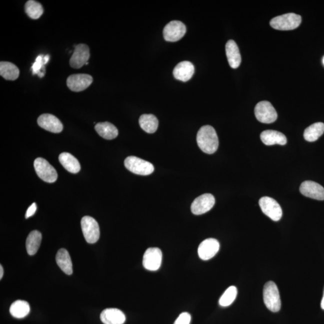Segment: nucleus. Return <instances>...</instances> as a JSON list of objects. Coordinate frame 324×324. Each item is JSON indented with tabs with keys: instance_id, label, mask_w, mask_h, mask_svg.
<instances>
[{
	"instance_id": "obj_1",
	"label": "nucleus",
	"mask_w": 324,
	"mask_h": 324,
	"mask_svg": "<svg viewBox=\"0 0 324 324\" xmlns=\"http://www.w3.org/2000/svg\"><path fill=\"white\" fill-rule=\"evenodd\" d=\"M197 143L200 148L206 154H213L217 151L218 139L215 129L211 126H204L197 134Z\"/></svg>"
},
{
	"instance_id": "obj_2",
	"label": "nucleus",
	"mask_w": 324,
	"mask_h": 324,
	"mask_svg": "<svg viewBox=\"0 0 324 324\" xmlns=\"http://www.w3.org/2000/svg\"><path fill=\"white\" fill-rule=\"evenodd\" d=\"M264 302L267 308L272 312L280 310L281 300L277 285L274 282H267L264 288Z\"/></svg>"
},
{
	"instance_id": "obj_3",
	"label": "nucleus",
	"mask_w": 324,
	"mask_h": 324,
	"mask_svg": "<svg viewBox=\"0 0 324 324\" xmlns=\"http://www.w3.org/2000/svg\"><path fill=\"white\" fill-rule=\"evenodd\" d=\"M301 22L300 15L290 13L273 18L270 21V26L276 30L287 31L298 28Z\"/></svg>"
},
{
	"instance_id": "obj_4",
	"label": "nucleus",
	"mask_w": 324,
	"mask_h": 324,
	"mask_svg": "<svg viewBox=\"0 0 324 324\" xmlns=\"http://www.w3.org/2000/svg\"><path fill=\"white\" fill-rule=\"evenodd\" d=\"M124 166L132 173L140 176H148L154 172V168L149 162L135 156H128L125 159Z\"/></svg>"
},
{
	"instance_id": "obj_5",
	"label": "nucleus",
	"mask_w": 324,
	"mask_h": 324,
	"mask_svg": "<svg viewBox=\"0 0 324 324\" xmlns=\"http://www.w3.org/2000/svg\"><path fill=\"white\" fill-rule=\"evenodd\" d=\"M84 238L90 244H94L100 238V228L94 218L85 216L80 222Z\"/></svg>"
},
{
	"instance_id": "obj_6",
	"label": "nucleus",
	"mask_w": 324,
	"mask_h": 324,
	"mask_svg": "<svg viewBox=\"0 0 324 324\" xmlns=\"http://www.w3.org/2000/svg\"><path fill=\"white\" fill-rule=\"evenodd\" d=\"M34 167L39 178L45 182H54L58 178V174L55 168L43 158H36L34 162Z\"/></svg>"
},
{
	"instance_id": "obj_7",
	"label": "nucleus",
	"mask_w": 324,
	"mask_h": 324,
	"mask_svg": "<svg viewBox=\"0 0 324 324\" xmlns=\"http://www.w3.org/2000/svg\"><path fill=\"white\" fill-rule=\"evenodd\" d=\"M254 114L258 121L266 124L274 122L278 118V114L274 108L267 101L260 102L256 105Z\"/></svg>"
},
{
	"instance_id": "obj_8",
	"label": "nucleus",
	"mask_w": 324,
	"mask_h": 324,
	"mask_svg": "<svg viewBox=\"0 0 324 324\" xmlns=\"http://www.w3.org/2000/svg\"><path fill=\"white\" fill-rule=\"evenodd\" d=\"M261 210L273 221H278L282 217V210L277 201L272 198L264 196L259 201Z\"/></svg>"
},
{
	"instance_id": "obj_9",
	"label": "nucleus",
	"mask_w": 324,
	"mask_h": 324,
	"mask_svg": "<svg viewBox=\"0 0 324 324\" xmlns=\"http://www.w3.org/2000/svg\"><path fill=\"white\" fill-rule=\"evenodd\" d=\"M186 32V27L181 21L172 20L168 23L164 29L165 40L175 42L183 38Z\"/></svg>"
},
{
	"instance_id": "obj_10",
	"label": "nucleus",
	"mask_w": 324,
	"mask_h": 324,
	"mask_svg": "<svg viewBox=\"0 0 324 324\" xmlns=\"http://www.w3.org/2000/svg\"><path fill=\"white\" fill-rule=\"evenodd\" d=\"M215 204V198L212 194H206L198 196L191 206V211L195 215H201L210 211Z\"/></svg>"
},
{
	"instance_id": "obj_11",
	"label": "nucleus",
	"mask_w": 324,
	"mask_h": 324,
	"mask_svg": "<svg viewBox=\"0 0 324 324\" xmlns=\"http://www.w3.org/2000/svg\"><path fill=\"white\" fill-rule=\"evenodd\" d=\"M162 261V252L157 248H148L143 257V266L149 271H157L160 268Z\"/></svg>"
},
{
	"instance_id": "obj_12",
	"label": "nucleus",
	"mask_w": 324,
	"mask_h": 324,
	"mask_svg": "<svg viewBox=\"0 0 324 324\" xmlns=\"http://www.w3.org/2000/svg\"><path fill=\"white\" fill-rule=\"evenodd\" d=\"M93 81L92 77L88 74H74L67 80L68 88L74 92H80L86 90Z\"/></svg>"
},
{
	"instance_id": "obj_13",
	"label": "nucleus",
	"mask_w": 324,
	"mask_h": 324,
	"mask_svg": "<svg viewBox=\"0 0 324 324\" xmlns=\"http://www.w3.org/2000/svg\"><path fill=\"white\" fill-rule=\"evenodd\" d=\"M90 56L89 47L86 44H78L75 46L69 62L72 68H80L88 64Z\"/></svg>"
},
{
	"instance_id": "obj_14",
	"label": "nucleus",
	"mask_w": 324,
	"mask_h": 324,
	"mask_svg": "<svg viewBox=\"0 0 324 324\" xmlns=\"http://www.w3.org/2000/svg\"><path fill=\"white\" fill-rule=\"evenodd\" d=\"M219 248H220V244L217 240L206 239L201 242L198 247V255L201 260H209L218 254Z\"/></svg>"
},
{
	"instance_id": "obj_15",
	"label": "nucleus",
	"mask_w": 324,
	"mask_h": 324,
	"mask_svg": "<svg viewBox=\"0 0 324 324\" xmlns=\"http://www.w3.org/2000/svg\"><path fill=\"white\" fill-rule=\"evenodd\" d=\"M300 191L306 197L316 200H324V188L316 182L305 181L302 182Z\"/></svg>"
},
{
	"instance_id": "obj_16",
	"label": "nucleus",
	"mask_w": 324,
	"mask_h": 324,
	"mask_svg": "<svg viewBox=\"0 0 324 324\" xmlns=\"http://www.w3.org/2000/svg\"><path fill=\"white\" fill-rule=\"evenodd\" d=\"M38 123L40 128L47 131L52 132V133H60L63 129L62 122L57 117L52 114H42L38 117Z\"/></svg>"
},
{
	"instance_id": "obj_17",
	"label": "nucleus",
	"mask_w": 324,
	"mask_h": 324,
	"mask_svg": "<svg viewBox=\"0 0 324 324\" xmlns=\"http://www.w3.org/2000/svg\"><path fill=\"white\" fill-rule=\"evenodd\" d=\"M194 73V66L190 62L184 61L178 63L173 70L174 76L177 80L187 82Z\"/></svg>"
},
{
	"instance_id": "obj_18",
	"label": "nucleus",
	"mask_w": 324,
	"mask_h": 324,
	"mask_svg": "<svg viewBox=\"0 0 324 324\" xmlns=\"http://www.w3.org/2000/svg\"><path fill=\"white\" fill-rule=\"evenodd\" d=\"M100 320L104 324H123L126 321V316L118 308H109L102 311Z\"/></svg>"
},
{
	"instance_id": "obj_19",
	"label": "nucleus",
	"mask_w": 324,
	"mask_h": 324,
	"mask_svg": "<svg viewBox=\"0 0 324 324\" xmlns=\"http://www.w3.org/2000/svg\"><path fill=\"white\" fill-rule=\"evenodd\" d=\"M260 140L266 146H272L275 144L284 146L287 143L286 137L280 132L267 130L260 134Z\"/></svg>"
},
{
	"instance_id": "obj_20",
	"label": "nucleus",
	"mask_w": 324,
	"mask_h": 324,
	"mask_svg": "<svg viewBox=\"0 0 324 324\" xmlns=\"http://www.w3.org/2000/svg\"><path fill=\"white\" fill-rule=\"evenodd\" d=\"M226 54L228 62L232 68H238L241 64L242 57L235 41L230 40L226 44Z\"/></svg>"
},
{
	"instance_id": "obj_21",
	"label": "nucleus",
	"mask_w": 324,
	"mask_h": 324,
	"mask_svg": "<svg viewBox=\"0 0 324 324\" xmlns=\"http://www.w3.org/2000/svg\"><path fill=\"white\" fill-rule=\"evenodd\" d=\"M56 261L60 268L66 274L71 275L73 273V266L70 254L66 249H60L56 255Z\"/></svg>"
},
{
	"instance_id": "obj_22",
	"label": "nucleus",
	"mask_w": 324,
	"mask_h": 324,
	"mask_svg": "<svg viewBox=\"0 0 324 324\" xmlns=\"http://www.w3.org/2000/svg\"><path fill=\"white\" fill-rule=\"evenodd\" d=\"M95 130L104 139H115L118 135V129L109 122H98L95 126Z\"/></svg>"
},
{
	"instance_id": "obj_23",
	"label": "nucleus",
	"mask_w": 324,
	"mask_h": 324,
	"mask_svg": "<svg viewBox=\"0 0 324 324\" xmlns=\"http://www.w3.org/2000/svg\"><path fill=\"white\" fill-rule=\"evenodd\" d=\"M59 161L62 166L69 172L76 174L80 170L79 161L68 152H62L59 156Z\"/></svg>"
},
{
	"instance_id": "obj_24",
	"label": "nucleus",
	"mask_w": 324,
	"mask_h": 324,
	"mask_svg": "<svg viewBox=\"0 0 324 324\" xmlns=\"http://www.w3.org/2000/svg\"><path fill=\"white\" fill-rule=\"evenodd\" d=\"M0 74L6 80H14L20 75V70L16 65L10 62H0Z\"/></svg>"
},
{
	"instance_id": "obj_25",
	"label": "nucleus",
	"mask_w": 324,
	"mask_h": 324,
	"mask_svg": "<svg viewBox=\"0 0 324 324\" xmlns=\"http://www.w3.org/2000/svg\"><path fill=\"white\" fill-rule=\"evenodd\" d=\"M139 123L142 130L148 134H153L158 130V121L152 114H143L140 116Z\"/></svg>"
},
{
	"instance_id": "obj_26",
	"label": "nucleus",
	"mask_w": 324,
	"mask_h": 324,
	"mask_svg": "<svg viewBox=\"0 0 324 324\" xmlns=\"http://www.w3.org/2000/svg\"><path fill=\"white\" fill-rule=\"evenodd\" d=\"M42 234L37 230L30 232L26 240V251L30 255L37 253L42 242Z\"/></svg>"
},
{
	"instance_id": "obj_27",
	"label": "nucleus",
	"mask_w": 324,
	"mask_h": 324,
	"mask_svg": "<svg viewBox=\"0 0 324 324\" xmlns=\"http://www.w3.org/2000/svg\"><path fill=\"white\" fill-rule=\"evenodd\" d=\"M324 133L323 122H315L306 128L304 132V139L308 142H314Z\"/></svg>"
},
{
	"instance_id": "obj_28",
	"label": "nucleus",
	"mask_w": 324,
	"mask_h": 324,
	"mask_svg": "<svg viewBox=\"0 0 324 324\" xmlns=\"http://www.w3.org/2000/svg\"><path fill=\"white\" fill-rule=\"evenodd\" d=\"M30 312V307L28 302L24 300H17L12 303L10 308V313L18 319L25 318Z\"/></svg>"
},
{
	"instance_id": "obj_29",
	"label": "nucleus",
	"mask_w": 324,
	"mask_h": 324,
	"mask_svg": "<svg viewBox=\"0 0 324 324\" xmlns=\"http://www.w3.org/2000/svg\"><path fill=\"white\" fill-rule=\"evenodd\" d=\"M25 10L28 16L33 20H37L44 13V8L40 2L29 0L26 3Z\"/></svg>"
},
{
	"instance_id": "obj_30",
	"label": "nucleus",
	"mask_w": 324,
	"mask_h": 324,
	"mask_svg": "<svg viewBox=\"0 0 324 324\" xmlns=\"http://www.w3.org/2000/svg\"><path fill=\"white\" fill-rule=\"evenodd\" d=\"M237 296V289L236 286H230L225 290L219 300V304L222 307H228L236 300Z\"/></svg>"
},
{
	"instance_id": "obj_31",
	"label": "nucleus",
	"mask_w": 324,
	"mask_h": 324,
	"mask_svg": "<svg viewBox=\"0 0 324 324\" xmlns=\"http://www.w3.org/2000/svg\"><path fill=\"white\" fill-rule=\"evenodd\" d=\"M44 56L43 55L38 56L36 59V61L32 66V74H38L40 78L44 76V73L42 70H44V64H46L44 61Z\"/></svg>"
},
{
	"instance_id": "obj_32",
	"label": "nucleus",
	"mask_w": 324,
	"mask_h": 324,
	"mask_svg": "<svg viewBox=\"0 0 324 324\" xmlns=\"http://www.w3.org/2000/svg\"><path fill=\"white\" fill-rule=\"evenodd\" d=\"M190 314L188 312H183V313L179 315L174 324H190Z\"/></svg>"
},
{
	"instance_id": "obj_33",
	"label": "nucleus",
	"mask_w": 324,
	"mask_h": 324,
	"mask_svg": "<svg viewBox=\"0 0 324 324\" xmlns=\"http://www.w3.org/2000/svg\"><path fill=\"white\" fill-rule=\"evenodd\" d=\"M37 210V206H36V203H33L31 206H29L28 210L26 212V218H28L30 217H32V216L34 214V213Z\"/></svg>"
},
{
	"instance_id": "obj_34",
	"label": "nucleus",
	"mask_w": 324,
	"mask_h": 324,
	"mask_svg": "<svg viewBox=\"0 0 324 324\" xmlns=\"http://www.w3.org/2000/svg\"><path fill=\"white\" fill-rule=\"evenodd\" d=\"M3 273H4V271H3V268L2 266H0V279H2L3 276Z\"/></svg>"
},
{
	"instance_id": "obj_35",
	"label": "nucleus",
	"mask_w": 324,
	"mask_h": 324,
	"mask_svg": "<svg viewBox=\"0 0 324 324\" xmlns=\"http://www.w3.org/2000/svg\"><path fill=\"white\" fill-rule=\"evenodd\" d=\"M321 308L324 310V295H323V298L322 299V301H321V304H320Z\"/></svg>"
},
{
	"instance_id": "obj_36",
	"label": "nucleus",
	"mask_w": 324,
	"mask_h": 324,
	"mask_svg": "<svg viewBox=\"0 0 324 324\" xmlns=\"http://www.w3.org/2000/svg\"><path fill=\"white\" fill-rule=\"evenodd\" d=\"M323 63H324V58H323Z\"/></svg>"
}]
</instances>
